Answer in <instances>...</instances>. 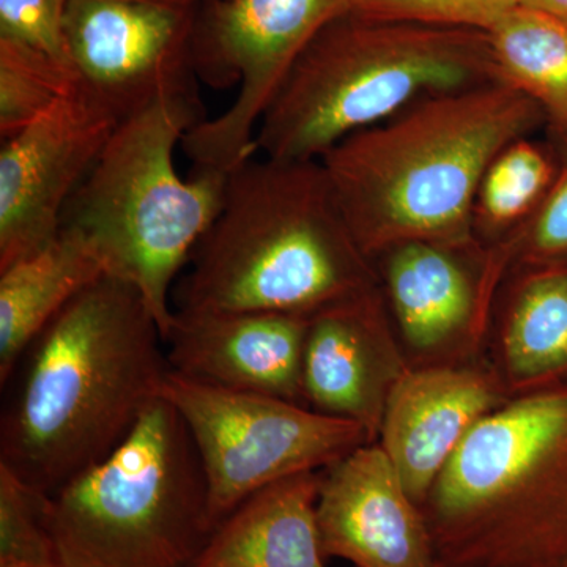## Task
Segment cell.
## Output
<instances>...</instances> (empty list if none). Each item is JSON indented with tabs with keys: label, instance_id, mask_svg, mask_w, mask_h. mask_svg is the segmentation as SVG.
I'll list each match as a JSON object with an SVG mask.
<instances>
[{
	"label": "cell",
	"instance_id": "17",
	"mask_svg": "<svg viewBox=\"0 0 567 567\" xmlns=\"http://www.w3.org/2000/svg\"><path fill=\"white\" fill-rule=\"evenodd\" d=\"M322 472L284 477L254 492L188 567H328L317 520Z\"/></svg>",
	"mask_w": 567,
	"mask_h": 567
},
{
	"label": "cell",
	"instance_id": "13",
	"mask_svg": "<svg viewBox=\"0 0 567 567\" xmlns=\"http://www.w3.org/2000/svg\"><path fill=\"white\" fill-rule=\"evenodd\" d=\"M308 323L309 316L282 312L174 311L167 364L204 385L305 404Z\"/></svg>",
	"mask_w": 567,
	"mask_h": 567
},
{
	"label": "cell",
	"instance_id": "24",
	"mask_svg": "<svg viewBox=\"0 0 567 567\" xmlns=\"http://www.w3.org/2000/svg\"><path fill=\"white\" fill-rule=\"evenodd\" d=\"M520 0H357L354 13L375 20L491 32Z\"/></svg>",
	"mask_w": 567,
	"mask_h": 567
},
{
	"label": "cell",
	"instance_id": "21",
	"mask_svg": "<svg viewBox=\"0 0 567 567\" xmlns=\"http://www.w3.org/2000/svg\"><path fill=\"white\" fill-rule=\"evenodd\" d=\"M532 137L507 145L491 163L477 189L473 230L486 248L520 233L557 178L558 152Z\"/></svg>",
	"mask_w": 567,
	"mask_h": 567
},
{
	"label": "cell",
	"instance_id": "31",
	"mask_svg": "<svg viewBox=\"0 0 567 567\" xmlns=\"http://www.w3.org/2000/svg\"><path fill=\"white\" fill-rule=\"evenodd\" d=\"M561 567H567V561L565 563V565H563Z\"/></svg>",
	"mask_w": 567,
	"mask_h": 567
},
{
	"label": "cell",
	"instance_id": "16",
	"mask_svg": "<svg viewBox=\"0 0 567 567\" xmlns=\"http://www.w3.org/2000/svg\"><path fill=\"white\" fill-rule=\"evenodd\" d=\"M483 249L412 241L379 257L395 322L412 349L432 352L486 320L496 282L514 262V249L509 244L488 246L486 267L473 278L465 259Z\"/></svg>",
	"mask_w": 567,
	"mask_h": 567
},
{
	"label": "cell",
	"instance_id": "30",
	"mask_svg": "<svg viewBox=\"0 0 567 567\" xmlns=\"http://www.w3.org/2000/svg\"><path fill=\"white\" fill-rule=\"evenodd\" d=\"M435 567H447V566H443V565H440V563H436Z\"/></svg>",
	"mask_w": 567,
	"mask_h": 567
},
{
	"label": "cell",
	"instance_id": "5",
	"mask_svg": "<svg viewBox=\"0 0 567 567\" xmlns=\"http://www.w3.org/2000/svg\"><path fill=\"white\" fill-rule=\"evenodd\" d=\"M499 76L486 32L375 20L330 22L287 74L256 133V151L319 162L350 134L388 121L434 93Z\"/></svg>",
	"mask_w": 567,
	"mask_h": 567
},
{
	"label": "cell",
	"instance_id": "1",
	"mask_svg": "<svg viewBox=\"0 0 567 567\" xmlns=\"http://www.w3.org/2000/svg\"><path fill=\"white\" fill-rule=\"evenodd\" d=\"M167 372L162 330L144 298L104 275L43 328L11 374L0 465L54 494L122 445Z\"/></svg>",
	"mask_w": 567,
	"mask_h": 567
},
{
	"label": "cell",
	"instance_id": "19",
	"mask_svg": "<svg viewBox=\"0 0 567 567\" xmlns=\"http://www.w3.org/2000/svg\"><path fill=\"white\" fill-rule=\"evenodd\" d=\"M502 350L513 386L567 371V264L528 268L507 306Z\"/></svg>",
	"mask_w": 567,
	"mask_h": 567
},
{
	"label": "cell",
	"instance_id": "28",
	"mask_svg": "<svg viewBox=\"0 0 567 567\" xmlns=\"http://www.w3.org/2000/svg\"><path fill=\"white\" fill-rule=\"evenodd\" d=\"M136 2L158 3V6L178 7V9H194L199 0H136Z\"/></svg>",
	"mask_w": 567,
	"mask_h": 567
},
{
	"label": "cell",
	"instance_id": "7",
	"mask_svg": "<svg viewBox=\"0 0 567 567\" xmlns=\"http://www.w3.org/2000/svg\"><path fill=\"white\" fill-rule=\"evenodd\" d=\"M62 567H188L213 533L203 464L159 395L100 464L48 495Z\"/></svg>",
	"mask_w": 567,
	"mask_h": 567
},
{
	"label": "cell",
	"instance_id": "18",
	"mask_svg": "<svg viewBox=\"0 0 567 567\" xmlns=\"http://www.w3.org/2000/svg\"><path fill=\"white\" fill-rule=\"evenodd\" d=\"M102 264L82 238L61 229L47 248L0 270V383L33 339L85 287L99 281Z\"/></svg>",
	"mask_w": 567,
	"mask_h": 567
},
{
	"label": "cell",
	"instance_id": "11",
	"mask_svg": "<svg viewBox=\"0 0 567 567\" xmlns=\"http://www.w3.org/2000/svg\"><path fill=\"white\" fill-rule=\"evenodd\" d=\"M117 118L80 87L2 141L0 270L41 251L61 233L71 196L111 140Z\"/></svg>",
	"mask_w": 567,
	"mask_h": 567
},
{
	"label": "cell",
	"instance_id": "8",
	"mask_svg": "<svg viewBox=\"0 0 567 567\" xmlns=\"http://www.w3.org/2000/svg\"><path fill=\"white\" fill-rule=\"evenodd\" d=\"M159 395L175 406L196 445L213 532L254 492L284 477L322 472L374 442L357 421L274 395L204 385L171 369Z\"/></svg>",
	"mask_w": 567,
	"mask_h": 567
},
{
	"label": "cell",
	"instance_id": "4",
	"mask_svg": "<svg viewBox=\"0 0 567 567\" xmlns=\"http://www.w3.org/2000/svg\"><path fill=\"white\" fill-rule=\"evenodd\" d=\"M207 118L197 87L118 122L71 196L61 229L87 244L104 274L134 287L163 339L174 320L171 290L221 210L230 173H178L175 152Z\"/></svg>",
	"mask_w": 567,
	"mask_h": 567
},
{
	"label": "cell",
	"instance_id": "15",
	"mask_svg": "<svg viewBox=\"0 0 567 567\" xmlns=\"http://www.w3.org/2000/svg\"><path fill=\"white\" fill-rule=\"evenodd\" d=\"M506 402L498 380L462 365L405 369L388 393L379 445L417 506L465 436Z\"/></svg>",
	"mask_w": 567,
	"mask_h": 567
},
{
	"label": "cell",
	"instance_id": "23",
	"mask_svg": "<svg viewBox=\"0 0 567 567\" xmlns=\"http://www.w3.org/2000/svg\"><path fill=\"white\" fill-rule=\"evenodd\" d=\"M47 499L0 465V565L61 566L48 529Z\"/></svg>",
	"mask_w": 567,
	"mask_h": 567
},
{
	"label": "cell",
	"instance_id": "25",
	"mask_svg": "<svg viewBox=\"0 0 567 567\" xmlns=\"http://www.w3.org/2000/svg\"><path fill=\"white\" fill-rule=\"evenodd\" d=\"M557 144V178L535 216L513 237L514 262L527 268L567 264V141Z\"/></svg>",
	"mask_w": 567,
	"mask_h": 567
},
{
	"label": "cell",
	"instance_id": "2",
	"mask_svg": "<svg viewBox=\"0 0 567 567\" xmlns=\"http://www.w3.org/2000/svg\"><path fill=\"white\" fill-rule=\"evenodd\" d=\"M546 125L543 110L506 81L434 93L324 153L354 241L374 262L412 241L486 248L473 230L484 174L507 145Z\"/></svg>",
	"mask_w": 567,
	"mask_h": 567
},
{
	"label": "cell",
	"instance_id": "20",
	"mask_svg": "<svg viewBox=\"0 0 567 567\" xmlns=\"http://www.w3.org/2000/svg\"><path fill=\"white\" fill-rule=\"evenodd\" d=\"M503 81L543 110L555 141H567V24L517 7L487 33Z\"/></svg>",
	"mask_w": 567,
	"mask_h": 567
},
{
	"label": "cell",
	"instance_id": "3",
	"mask_svg": "<svg viewBox=\"0 0 567 567\" xmlns=\"http://www.w3.org/2000/svg\"><path fill=\"white\" fill-rule=\"evenodd\" d=\"M188 267L175 311L311 316L377 286L322 163L267 156L229 174Z\"/></svg>",
	"mask_w": 567,
	"mask_h": 567
},
{
	"label": "cell",
	"instance_id": "26",
	"mask_svg": "<svg viewBox=\"0 0 567 567\" xmlns=\"http://www.w3.org/2000/svg\"><path fill=\"white\" fill-rule=\"evenodd\" d=\"M66 6L69 0H0V41L44 55L74 74L63 31Z\"/></svg>",
	"mask_w": 567,
	"mask_h": 567
},
{
	"label": "cell",
	"instance_id": "9",
	"mask_svg": "<svg viewBox=\"0 0 567 567\" xmlns=\"http://www.w3.org/2000/svg\"><path fill=\"white\" fill-rule=\"evenodd\" d=\"M357 0H213L194 25L193 66L215 91L237 87L226 111L183 137L194 169L233 173L256 155V133L287 74L330 22Z\"/></svg>",
	"mask_w": 567,
	"mask_h": 567
},
{
	"label": "cell",
	"instance_id": "14",
	"mask_svg": "<svg viewBox=\"0 0 567 567\" xmlns=\"http://www.w3.org/2000/svg\"><path fill=\"white\" fill-rule=\"evenodd\" d=\"M405 369L379 286L309 316L303 393L317 412L357 421L374 440L388 393Z\"/></svg>",
	"mask_w": 567,
	"mask_h": 567
},
{
	"label": "cell",
	"instance_id": "6",
	"mask_svg": "<svg viewBox=\"0 0 567 567\" xmlns=\"http://www.w3.org/2000/svg\"><path fill=\"white\" fill-rule=\"evenodd\" d=\"M421 511L440 565H565L567 388L496 406L465 436Z\"/></svg>",
	"mask_w": 567,
	"mask_h": 567
},
{
	"label": "cell",
	"instance_id": "22",
	"mask_svg": "<svg viewBox=\"0 0 567 567\" xmlns=\"http://www.w3.org/2000/svg\"><path fill=\"white\" fill-rule=\"evenodd\" d=\"M76 87V76L65 66L18 44L0 41L2 141L31 125Z\"/></svg>",
	"mask_w": 567,
	"mask_h": 567
},
{
	"label": "cell",
	"instance_id": "12",
	"mask_svg": "<svg viewBox=\"0 0 567 567\" xmlns=\"http://www.w3.org/2000/svg\"><path fill=\"white\" fill-rule=\"evenodd\" d=\"M317 520L327 558L354 567L436 566L423 511L379 443L323 470Z\"/></svg>",
	"mask_w": 567,
	"mask_h": 567
},
{
	"label": "cell",
	"instance_id": "10",
	"mask_svg": "<svg viewBox=\"0 0 567 567\" xmlns=\"http://www.w3.org/2000/svg\"><path fill=\"white\" fill-rule=\"evenodd\" d=\"M193 9L136 0H69L66 52L78 87L118 122L197 87Z\"/></svg>",
	"mask_w": 567,
	"mask_h": 567
},
{
	"label": "cell",
	"instance_id": "29",
	"mask_svg": "<svg viewBox=\"0 0 567 567\" xmlns=\"http://www.w3.org/2000/svg\"><path fill=\"white\" fill-rule=\"evenodd\" d=\"M0 567H61L51 565H29V563H2Z\"/></svg>",
	"mask_w": 567,
	"mask_h": 567
},
{
	"label": "cell",
	"instance_id": "27",
	"mask_svg": "<svg viewBox=\"0 0 567 567\" xmlns=\"http://www.w3.org/2000/svg\"><path fill=\"white\" fill-rule=\"evenodd\" d=\"M520 6L544 11L567 24V0H520Z\"/></svg>",
	"mask_w": 567,
	"mask_h": 567
}]
</instances>
